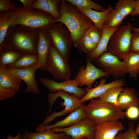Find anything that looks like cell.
Here are the masks:
<instances>
[{
    "mask_svg": "<svg viewBox=\"0 0 139 139\" xmlns=\"http://www.w3.org/2000/svg\"><path fill=\"white\" fill-rule=\"evenodd\" d=\"M136 3L133 0H119L116 4L115 9L125 18L131 15Z\"/></svg>",
    "mask_w": 139,
    "mask_h": 139,
    "instance_id": "obj_28",
    "label": "cell"
},
{
    "mask_svg": "<svg viewBox=\"0 0 139 139\" xmlns=\"http://www.w3.org/2000/svg\"></svg>",
    "mask_w": 139,
    "mask_h": 139,
    "instance_id": "obj_46",
    "label": "cell"
},
{
    "mask_svg": "<svg viewBox=\"0 0 139 139\" xmlns=\"http://www.w3.org/2000/svg\"><path fill=\"white\" fill-rule=\"evenodd\" d=\"M23 134L28 139H61L66 135L63 132H55L51 129L36 133L25 131Z\"/></svg>",
    "mask_w": 139,
    "mask_h": 139,
    "instance_id": "obj_25",
    "label": "cell"
},
{
    "mask_svg": "<svg viewBox=\"0 0 139 139\" xmlns=\"http://www.w3.org/2000/svg\"><path fill=\"white\" fill-rule=\"evenodd\" d=\"M128 128L123 133L120 132L115 139H138L135 130H134V123L129 122L128 124Z\"/></svg>",
    "mask_w": 139,
    "mask_h": 139,
    "instance_id": "obj_33",
    "label": "cell"
},
{
    "mask_svg": "<svg viewBox=\"0 0 139 139\" xmlns=\"http://www.w3.org/2000/svg\"><path fill=\"white\" fill-rule=\"evenodd\" d=\"M126 116L129 119H136L139 117V108L138 106L131 107L126 110Z\"/></svg>",
    "mask_w": 139,
    "mask_h": 139,
    "instance_id": "obj_38",
    "label": "cell"
},
{
    "mask_svg": "<svg viewBox=\"0 0 139 139\" xmlns=\"http://www.w3.org/2000/svg\"><path fill=\"white\" fill-rule=\"evenodd\" d=\"M132 30L134 32H136L139 33V28H136L133 27Z\"/></svg>",
    "mask_w": 139,
    "mask_h": 139,
    "instance_id": "obj_42",
    "label": "cell"
},
{
    "mask_svg": "<svg viewBox=\"0 0 139 139\" xmlns=\"http://www.w3.org/2000/svg\"><path fill=\"white\" fill-rule=\"evenodd\" d=\"M135 130L138 135H139V123L137 125Z\"/></svg>",
    "mask_w": 139,
    "mask_h": 139,
    "instance_id": "obj_43",
    "label": "cell"
},
{
    "mask_svg": "<svg viewBox=\"0 0 139 139\" xmlns=\"http://www.w3.org/2000/svg\"><path fill=\"white\" fill-rule=\"evenodd\" d=\"M15 76L24 82L27 85L25 93H31L36 94L39 93L35 73L37 70L36 66L31 67L19 68L5 66Z\"/></svg>",
    "mask_w": 139,
    "mask_h": 139,
    "instance_id": "obj_13",
    "label": "cell"
},
{
    "mask_svg": "<svg viewBox=\"0 0 139 139\" xmlns=\"http://www.w3.org/2000/svg\"><path fill=\"white\" fill-rule=\"evenodd\" d=\"M59 98L63 100L65 108L63 110L54 111L46 116L42 121L44 125H48L57 117L62 116L69 113H71L80 105L82 103L79 102L80 99L75 95L63 91H59L55 93H50L48 94L47 99L49 105V112H50L53 104Z\"/></svg>",
    "mask_w": 139,
    "mask_h": 139,
    "instance_id": "obj_6",
    "label": "cell"
},
{
    "mask_svg": "<svg viewBox=\"0 0 139 139\" xmlns=\"http://www.w3.org/2000/svg\"><path fill=\"white\" fill-rule=\"evenodd\" d=\"M105 78L101 79L99 84L94 88L85 87L84 89L86 94L80 99L79 102L83 103L84 102L92 99L99 98L110 89L117 86H123L125 85V82L122 79L115 80L106 83Z\"/></svg>",
    "mask_w": 139,
    "mask_h": 139,
    "instance_id": "obj_15",
    "label": "cell"
},
{
    "mask_svg": "<svg viewBox=\"0 0 139 139\" xmlns=\"http://www.w3.org/2000/svg\"><path fill=\"white\" fill-rule=\"evenodd\" d=\"M11 25H21L40 29H47L55 23L52 15L44 11L33 8L25 9L19 5L14 10L8 12Z\"/></svg>",
    "mask_w": 139,
    "mask_h": 139,
    "instance_id": "obj_3",
    "label": "cell"
},
{
    "mask_svg": "<svg viewBox=\"0 0 139 139\" xmlns=\"http://www.w3.org/2000/svg\"><path fill=\"white\" fill-rule=\"evenodd\" d=\"M123 89V87L121 86L112 87L99 98L104 101L118 106V98Z\"/></svg>",
    "mask_w": 139,
    "mask_h": 139,
    "instance_id": "obj_27",
    "label": "cell"
},
{
    "mask_svg": "<svg viewBox=\"0 0 139 139\" xmlns=\"http://www.w3.org/2000/svg\"><path fill=\"white\" fill-rule=\"evenodd\" d=\"M131 52L139 53V33H132L130 47Z\"/></svg>",
    "mask_w": 139,
    "mask_h": 139,
    "instance_id": "obj_37",
    "label": "cell"
},
{
    "mask_svg": "<svg viewBox=\"0 0 139 139\" xmlns=\"http://www.w3.org/2000/svg\"><path fill=\"white\" fill-rule=\"evenodd\" d=\"M85 105L82 103L77 109L62 120L53 125H44L41 123L36 127V132L54 128H64L71 126L86 117L84 110Z\"/></svg>",
    "mask_w": 139,
    "mask_h": 139,
    "instance_id": "obj_14",
    "label": "cell"
},
{
    "mask_svg": "<svg viewBox=\"0 0 139 139\" xmlns=\"http://www.w3.org/2000/svg\"><path fill=\"white\" fill-rule=\"evenodd\" d=\"M16 93L12 89L0 86V100L4 101L12 98Z\"/></svg>",
    "mask_w": 139,
    "mask_h": 139,
    "instance_id": "obj_36",
    "label": "cell"
},
{
    "mask_svg": "<svg viewBox=\"0 0 139 139\" xmlns=\"http://www.w3.org/2000/svg\"><path fill=\"white\" fill-rule=\"evenodd\" d=\"M131 15L132 16H137L139 15V0L136 1L134 10Z\"/></svg>",
    "mask_w": 139,
    "mask_h": 139,
    "instance_id": "obj_40",
    "label": "cell"
},
{
    "mask_svg": "<svg viewBox=\"0 0 139 139\" xmlns=\"http://www.w3.org/2000/svg\"><path fill=\"white\" fill-rule=\"evenodd\" d=\"M75 6L86 9H93L96 11H103L106 8L90 0H66Z\"/></svg>",
    "mask_w": 139,
    "mask_h": 139,
    "instance_id": "obj_31",
    "label": "cell"
},
{
    "mask_svg": "<svg viewBox=\"0 0 139 139\" xmlns=\"http://www.w3.org/2000/svg\"><path fill=\"white\" fill-rule=\"evenodd\" d=\"M23 4V7L25 9L31 8L36 0H19Z\"/></svg>",
    "mask_w": 139,
    "mask_h": 139,
    "instance_id": "obj_39",
    "label": "cell"
},
{
    "mask_svg": "<svg viewBox=\"0 0 139 139\" xmlns=\"http://www.w3.org/2000/svg\"><path fill=\"white\" fill-rule=\"evenodd\" d=\"M94 62L96 65L109 75L121 78L128 74L125 63L109 51L103 53Z\"/></svg>",
    "mask_w": 139,
    "mask_h": 139,
    "instance_id": "obj_9",
    "label": "cell"
},
{
    "mask_svg": "<svg viewBox=\"0 0 139 139\" xmlns=\"http://www.w3.org/2000/svg\"><path fill=\"white\" fill-rule=\"evenodd\" d=\"M76 7L89 18L95 26L102 31L103 25L108 15L114 9L113 6L110 5H109L106 9L103 11H98L91 9Z\"/></svg>",
    "mask_w": 139,
    "mask_h": 139,
    "instance_id": "obj_19",
    "label": "cell"
},
{
    "mask_svg": "<svg viewBox=\"0 0 139 139\" xmlns=\"http://www.w3.org/2000/svg\"><path fill=\"white\" fill-rule=\"evenodd\" d=\"M22 81L13 75L5 66L0 65V86L11 88L17 93L20 90Z\"/></svg>",
    "mask_w": 139,
    "mask_h": 139,
    "instance_id": "obj_21",
    "label": "cell"
},
{
    "mask_svg": "<svg viewBox=\"0 0 139 139\" xmlns=\"http://www.w3.org/2000/svg\"><path fill=\"white\" fill-rule=\"evenodd\" d=\"M97 45L94 42L86 33L82 38L80 42L81 50L88 54L93 52Z\"/></svg>",
    "mask_w": 139,
    "mask_h": 139,
    "instance_id": "obj_32",
    "label": "cell"
},
{
    "mask_svg": "<svg viewBox=\"0 0 139 139\" xmlns=\"http://www.w3.org/2000/svg\"><path fill=\"white\" fill-rule=\"evenodd\" d=\"M38 59V54L22 55L15 63L7 66L19 68H28L36 66Z\"/></svg>",
    "mask_w": 139,
    "mask_h": 139,
    "instance_id": "obj_26",
    "label": "cell"
},
{
    "mask_svg": "<svg viewBox=\"0 0 139 139\" xmlns=\"http://www.w3.org/2000/svg\"><path fill=\"white\" fill-rule=\"evenodd\" d=\"M16 2L10 0H0V11L9 12L16 8Z\"/></svg>",
    "mask_w": 139,
    "mask_h": 139,
    "instance_id": "obj_35",
    "label": "cell"
},
{
    "mask_svg": "<svg viewBox=\"0 0 139 139\" xmlns=\"http://www.w3.org/2000/svg\"><path fill=\"white\" fill-rule=\"evenodd\" d=\"M118 106L122 110H126L133 106H138L139 101L134 88H123L118 99Z\"/></svg>",
    "mask_w": 139,
    "mask_h": 139,
    "instance_id": "obj_20",
    "label": "cell"
},
{
    "mask_svg": "<svg viewBox=\"0 0 139 139\" xmlns=\"http://www.w3.org/2000/svg\"><path fill=\"white\" fill-rule=\"evenodd\" d=\"M61 139H71V137L69 135H66Z\"/></svg>",
    "mask_w": 139,
    "mask_h": 139,
    "instance_id": "obj_44",
    "label": "cell"
},
{
    "mask_svg": "<svg viewBox=\"0 0 139 139\" xmlns=\"http://www.w3.org/2000/svg\"><path fill=\"white\" fill-rule=\"evenodd\" d=\"M133 26L128 23L120 27L114 33L108 46L109 51L123 60L130 52Z\"/></svg>",
    "mask_w": 139,
    "mask_h": 139,
    "instance_id": "obj_7",
    "label": "cell"
},
{
    "mask_svg": "<svg viewBox=\"0 0 139 139\" xmlns=\"http://www.w3.org/2000/svg\"><path fill=\"white\" fill-rule=\"evenodd\" d=\"M118 28H110L103 25L102 36L99 43L93 52L87 54L86 58L91 62H94L103 53L109 51L108 46L110 39L112 34Z\"/></svg>",
    "mask_w": 139,
    "mask_h": 139,
    "instance_id": "obj_18",
    "label": "cell"
},
{
    "mask_svg": "<svg viewBox=\"0 0 139 139\" xmlns=\"http://www.w3.org/2000/svg\"><path fill=\"white\" fill-rule=\"evenodd\" d=\"M86 59V66L83 65L81 66L74 79L79 83L80 86L85 85L88 88H91L96 80L109 75L101 69L94 65L88 59Z\"/></svg>",
    "mask_w": 139,
    "mask_h": 139,
    "instance_id": "obj_12",
    "label": "cell"
},
{
    "mask_svg": "<svg viewBox=\"0 0 139 139\" xmlns=\"http://www.w3.org/2000/svg\"><path fill=\"white\" fill-rule=\"evenodd\" d=\"M22 55L19 52L4 43L0 44V65L4 66L11 65Z\"/></svg>",
    "mask_w": 139,
    "mask_h": 139,
    "instance_id": "obj_22",
    "label": "cell"
},
{
    "mask_svg": "<svg viewBox=\"0 0 139 139\" xmlns=\"http://www.w3.org/2000/svg\"><path fill=\"white\" fill-rule=\"evenodd\" d=\"M125 18L114 9L108 14L103 25L110 28H119Z\"/></svg>",
    "mask_w": 139,
    "mask_h": 139,
    "instance_id": "obj_29",
    "label": "cell"
},
{
    "mask_svg": "<svg viewBox=\"0 0 139 139\" xmlns=\"http://www.w3.org/2000/svg\"><path fill=\"white\" fill-rule=\"evenodd\" d=\"M86 33L93 42L98 45L101 39L102 31L94 25L91 27Z\"/></svg>",
    "mask_w": 139,
    "mask_h": 139,
    "instance_id": "obj_34",
    "label": "cell"
},
{
    "mask_svg": "<svg viewBox=\"0 0 139 139\" xmlns=\"http://www.w3.org/2000/svg\"><path fill=\"white\" fill-rule=\"evenodd\" d=\"M52 45L47 29H39L37 47L38 61L37 70H45L46 60L50 46Z\"/></svg>",
    "mask_w": 139,
    "mask_h": 139,
    "instance_id": "obj_17",
    "label": "cell"
},
{
    "mask_svg": "<svg viewBox=\"0 0 139 139\" xmlns=\"http://www.w3.org/2000/svg\"><path fill=\"white\" fill-rule=\"evenodd\" d=\"M21 136L20 133H18L15 137H13L12 135L9 134L7 137L2 139H20Z\"/></svg>",
    "mask_w": 139,
    "mask_h": 139,
    "instance_id": "obj_41",
    "label": "cell"
},
{
    "mask_svg": "<svg viewBox=\"0 0 139 139\" xmlns=\"http://www.w3.org/2000/svg\"><path fill=\"white\" fill-rule=\"evenodd\" d=\"M96 125L91 119L86 117L69 127L52 129L56 133H64L73 139H95Z\"/></svg>",
    "mask_w": 139,
    "mask_h": 139,
    "instance_id": "obj_10",
    "label": "cell"
},
{
    "mask_svg": "<svg viewBox=\"0 0 139 139\" xmlns=\"http://www.w3.org/2000/svg\"></svg>",
    "mask_w": 139,
    "mask_h": 139,
    "instance_id": "obj_47",
    "label": "cell"
},
{
    "mask_svg": "<svg viewBox=\"0 0 139 139\" xmlns=\"http://www.w3.org/2000/svg\"><path fill=\"white\" fill-rule=\"evenodd\" d=\"M124 129L118 120L103 122L96 125L95 139H115L118 133Z\"/></svg>",
    "mask_w": 139,
    "mask_h": 139,
    "instance_id": "obj_16",
    "label": "cell"
},
{
    "mask_svg": "<svg viewBox=\"0 0 139 139\" xmlns=\"http://www.w3.org/2000/svg\"><path fill=\"white\" fill-rule=\"evenodd\" d=\"M11 25L10 18L8 12L0 11V44L3 42Z\"/></svg>",
    "mask_w": 139,
    "mask_h": 139,
    "instance_id": "obj_30",
    "label": "cell"
},
{
    "mask_svg": "<svg viewBox=\"0 0 139 139\" xmlns=\"http://www.w3.org/2000/svg\"><path fill=\"white\" fill-rule=\"evenodd\" d=\"M58 9L60 17L55 21V23H62L67 28L72 38L73 45L81 54L80 40L94 24L75 6L66 0H60L58 4Z\"/></svg>",
    "mask_w": 139,
    "mask_h": 139,
    "instance_id": "obj_1",
    "label": "cell"
},
{
    "mask_svg": "<svg viewBox=\"0 0 139 139\" xmlns=\"http://www.w3.org/2000/svg\"><path fill=\"white\" fill-rule=\"evenodd\" d=\"M84 106L86 117L91 119L96 125L110 120L123 119L126 117L125 112L117 106L105 101L99 98L91 99Z\"/></svg>",
    "mask_w": 139,
    "mask_h": 139,
    "instance_id": "obj_4",
    "label": "cell"
},
{
    "mask_svg": "<svg viewBox=\"0 0 139 139\" xmlns=\"http://www.w3.org/2000/svg\"><path fill=\"white\" fill-rule=\"evenodd\" d=\"M52 45L68 61L71 56L73 40L69 30L62 23H53L47 28Z\"/></svg>",
    "mask_w": 139,
    "mask_h": 139,
    "instance_id": "obj_5",
    "label": "cell"
},
{
    "mask_svg": "<svg viewBox=\"0 0 139 139\" xmlns=\"http://www.w3.org/2000/svg\"><path fill=\"white\" fill-rule=\"evenodd\" d=\"M123 60L127 65L128 73L136 79L139 73V53L130 52Z\"/></svg>",
    "mask_w": 139,
    "mask_h": 139,
    "instance_id": "obj_24",
    "label": "cell"
},
{
    "mask_svg": "<svg viewBox=\"0 0 139 139\" xmlns=\"http://www.w3.org/2000/svg\"><path fill=\"white\" fill-rule=\"evenodd\" d=\"M39 29L21 25L10 26L3 43L22 55L38 54Z\"/></svg>",
    "mask_w": 139,
    "mask_h": 139,
    "instance_id": "obj_2",
    "label": "cell"
},
{
    "mask_svg": "<svg viewBox=\"0 0 139 139\" xmlns=\"http://www.w3.org/2000/svg\"><path fill=\"white\" fill-rule=\"evenodd\" d=\"M20 139H28L24 136V134L21 135Z\"/></svg>",
    "mask_w": 139,
    "mask_h": 139,
    "instance_id": "obj_45",
    "label": "cell"
},
{
    "mask_svg": "<svg viewBox=\"0 0 139 139\" xmlns=\"http://www.w3.org/2000/svg\"><path fill=\"white\" fill-rule=\"evenodd\" d=\"M59 0H36L31 8L38 9L45 11L53 16L55 21L60 17L58 9Z\"/></svg>",
    "mask_w": 139,
    "mask_h": 139,
    "instance_id": "obj_23",
    "label": "cell"
},
{
    "mask_svg": "<svg viewBox=\"0 0 139 139\" xmlns=\"http://www.w3.org/2000/svg\"><path fill=\"white\" fill-rule=\"evenodd\" d=\"M45 68L57 80L70 79L71 72L68 61L52 45L48 50Z\"/></svg>",
    "mask_w": 139,
    "mask_h": 139,
    "instance_id": "obj_8",
    "label": "cell"
},
{
    "mask_svg": "<svg viewBox=\"0 0 139 139\" xmlns=\"http://www.w3.org/2000/svg\"><path fill=\"white\" fill-rule=\"evenodd\" d=\"M39 81L51 93H55L59 91H63L73 94L80 99L86 94L84 89L78 87L79 84L74 79L63 80L58 82L46 77H42Z\"/></svg>",
    "mask_w": 139,
    "mask_h": 139,
    "instance_id": "obj_11",
    "label": "cell"
}]
</instances>
